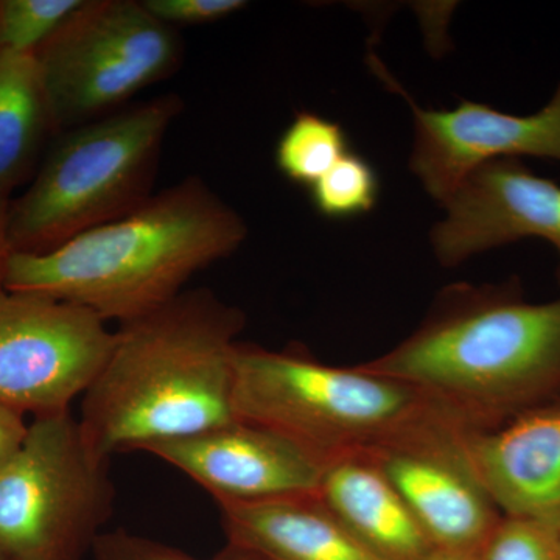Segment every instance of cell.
Returning a JSON list of instances; mask_svg holds the SVG:
<instances>
[{
    "label": "cell",
    "instance_id": "9c48e42d",
    "mask_svg": "<svg viewBox=\"0 0 560 560\" xmlns=\"http://www.w3.org/2000/svg\"><path fill=\"white\" fill-rule=\"evenodd\" d=\"M374 69L410 105L415 117L410 168L440 205L486 162L521 156L560 162V84L551 101L529 116L467 101L453 109H425L390 79L375 58Z\"/></svg>",
    "mask_w": 560,
    "mask_h": 560
},
{
    "label": "cell",
    "instance_id": "4fadbf2b",
    "mask_svg": "<svg viewBox=\"0 0 560 560\" xmlns=\"http://www.w3.org/2000/svg\"><path fill=\"white\" fill-rule=\"evenodd\" d=\"M460 440V438H459ZM452 444L371 453L438 551L481 552L501 514Z\"/></svg>",
    "mask_w": 560,
    "mask_h": 560
},
{
    "label": "cell",
    "instance_id": "8fae6325",
    "mask_svg": "<svg viewBox=\"0 0 560 560\" xmlns=\"http://www.w3.org/2000/svg\"><path fill=\"white\" fill-rule=\"evenodd\" d=\"M441 206L444 219L431 231V246L444 267L528 237L550 242L560 259V186L521 160L486 162Z\"/></svg>",
    "mask_w": 560,
    "mask_h": 560
},
{
    "label": "cell",
    "instance_id": "e0dca14e",
    "mask_svg": "<svg viewBox=\"0 0 560 560\" xmlns=\"http://www.w3.org/2000/svg\"><path fill=\"white\" fill-rule=\"evenodd\" d=\"M349 151L348 135L340 124L301 110L280 136L275 161L287 179L311 189Z\"/></svg>",
    "mask_w": 560,
    "mask_h": 560
},
{
    "label": "cell",
    "instance_id": "52a82bcc",
    "mask_svg": "<svg viewBox=\"0 0 560 560\" xmlns=\"http://www.w3.org/2000/svg\"><path fill=\"white\" fill-rule=\"evenodd\" d=\"M183 57L176 28L138 0H83L35 54L58 135L120 110Z\"/></svg>",
    "mask_w": 560,
    "mask_h": 560
},
{
    "label": "cell",
    "instance_id": "3957f363",
    "mask_svg": "<svg viewBox=\"0 0 560 560\" xmlns=\"http://www.w3.org/2000/svg\"><path fill=\"white\" fill-rule=\"evenodd\" d=\"M360 366L488 429L560 399V298L533 304L517 280L447 287L410 337Z\"/></svg>",
    "mask_w": 560,
    "mask_h": 560
},
{
    "label": "cell",
    "instance_id": "4316f807",
    "mask_svg": "<svg viewBox=\"0 0 560 560\" xmlns=\"http://www.w3.org/2000/svg\"><path fill=\"white\" fill-rule=\"evenodd\" d=\"M0 560H11V559L7 558V556H3L2 552H0Z\"/></svg>",
    "mask_w": 560,
    "mask_h": 560
},
{
    "label": "cell",
    "instance_id": "7a4b0ae2",
    "mask_svg": "<svg viewBox=\"0 0 560 560\" xmlns=\"http://www.w3.org/2000/svg\"><path fill=\"white\" fill-rule=\"evenodd\" d=\"M246 237L241 213L189 176L49 253L11 254L3 289L73 302L121 326L176 300Z\"/></svg>",
    "mask_w": 560,
    "mask_h": 560
},
{
    "label": "cell",
    "instance_id": "ba28073f",
    "mask_svg": "<svg viewBox=\"0 0 560 560\" xmlns=\"http://www.w3.org/2000/svg\"><path fill=\"white\" fill-rule=\"evenodd\" d=\"M116 331L90 308L0 290V401L22 415H60L90 389Z\"/></svg>",
    "mask_w": 560,
    "mask_h": 560
},
{
    "label": "cell",
    "instance_id": "ffe728a7",
    "mask_svg": "<svg viewBox=\"0 0 560 560\" xmlns=\"http://www.w3.org/2000/svg\"><path fill=\"white\" fill-rule=\"evenodd\" d=\"M480 560H560V533L503 517Z\"/></svg>",
    "mask_w": 560,
    "mask_h": 560
},
{
    "label": "cell",
    "instance_id": "d6986e66",
    "mask_svg": "<svg viewBox=\"0 0 560 560\" xmlns=\"http://www.w3.org/2000/svg\"><path fill=\"white\" fill-rule=\"evenodd\" d=\"M83 0H0V51L35 55Z\"/></svg>",
    "mask_w": 560,
    "mask_h": 560
},
{
    "label": "cell",
    "instance_id": "6da1fadb",
    "mask_svg": "<svg viewBox=\"0 0 560 560\" xmlns=\"http://www.w3.org/2000/svg\"><path fill=\"white\" fill-rule=\"evenodd\" d=\"M245 323L241 308L200 289L121 324L81 400V433L92 451L109 460L237 419L235 352Z\"/></svg>",
    "mask_w": 560,
    "mask_h": 560
},
{
    "label": "cell",
    "instance_id": "603a6c76",
    "mask_svg": "<svg viewBox=\"0 0 560 560\" xmlns=\"http://www.w3.org/2000/svg\"><path fill=\"white\" fill-rule=\"evenodd\" d=\"M28 425L25 415L0 401V470L24 444Z\"/></svg>",
    "mask_w": 560,
    "mask_h": 560
},
{
    "label": "cell",
    "instance_id": "7c38bea8",
    "mask_svg": "<svg viewBox=\"0 0 560 560\" xmlns=\"http://www.w3.org/2000/svg\"><path fill=\"white\" fill-rule=\"evenodd\" d=\"M458 445L501 517L560 533V399L466 431Z\"/></svg>",
    "mask_w": 560,
    "mask_h": 560
},
{
    "label": "cell",
    "instance_id": "ac0fdd59",
    "mask_svg": "<svg viewBox=\"0 0 560 560\" xmlns=\"http://www.w3.org/2000/svg\"><path fill=\"white\" fill-rule=\"evenodd\" d=\"M381 178L366 158L346 153L311 187L313 206L327 219H352L375 208Z\"/></svg>",
    "mask_w": 560,
    "mask_h": 560
},
{
    "label": "cell",
    "instance_id": "2e32d148",
    "mask_svg": "<svg viewBox=\"0 0 560 560\" xmlns=\"http://www.w3.org/2000/svg\"><path fill=\"white\" fill-rule=\"evenodd\" d=\"M57 135L35 55L0 51V194L31 183Z\"/></svg>",
    "mask_w": 560,
    "mask_h": 560
},
{
    "label": "cell",
    "instance_id": "7402d4cb",
    "mask_svg": "<svg viewBox=\"0 0 560 560\" xmlns=\"http://www.w3.org/2000/svg\"><path fill=\"white\" fill-rule=\"evenodd\" d=\"M142 3L154 18L175 28L212 24L248 7L245 0H142Z\"/></svg>",
    "mask_w": 560,
    "mask_h": 560
},
{
    "label": "cell",
    "instance_id": "9a60e30c",
    "mask_svg": "<svg viewBox=\"0 0 560 560\" xmlns=\"http://www.w3.org/2000/svg\"><path fill=\"white\" fill-rule=\"evenodd\" d=\"M219 508L228 544L268 560H381L338 522L319 495Z\"/></svg>",
    "mask_w": 560,
    "mask_h": 560
},
{
    "label": "cell",
    "instance_id": "d4e9b609",
    "mask_svg": "<svg viewBox=\"0 0 560 560\" xmlns=\"http://www.w3.org/2000/svg\"><path fill=\"white\" fill-rule=\"evenodd\" d=\"M210 560H268L261 558V556L256 555V552H250L246 550H242V548L234 547V545L228 544L226 547L223 548L220 552H217Z\"/></svg>",
    "mask_w": 560,
    "mask_h": 560
},
{
    "label": "cell",
    "instance_id": "8992f818",
    "mask_svg": "<svg viewBox=\"0 0 560 560\" xmlns=\"http://www.w3.org/2000/svg\"><path fill=\"white\" fill-rule=\"evenodd\" d=\"M114 506L109 460L70 411L35 418L0 470V552L11 560H84Z\"/></svg>",
    "mask_w": 560,
    "mask_h": 560
},
{
    "label": "cell",
    "instance_id": "5bb4252c",
    "mask_svg": "<svg viewBox=\"0 0 560 560\" xmlns=\"http://www.w3.org/2000/svg\"><path fill=\"white\" fill-rule=\"evenodd\" d=\"M319 499L381 560H430L438 551L393 482L368 456L327 460Z\"/></svg>",
    "mask_w": 560,
    "mask_h": 560
},
{
    "label": "cell",
    "instance_id": "277c9868",
    "mask_svg": "<svg viewBox=\"0 0 560 560\" xmlns=\"http://www.w3.org/2000/svg\"><path fill=\"white\" fill-rule=\"evenodd\" d=\"M237 419L287 434L327 460L415 445L452 444L474 429L442 401L363 368L238 342Z\"/></svg>",
    "mask_w": 560,
    "mask_h": 560
},
{
    "label": "cell",
    "instance_id": "484cf974",
    "mask_svg": "<svg viewBox=\"0 0 560 560\" xmlns=\"http://www.w3.org/2000/svg\"><path fill=\"white\" fill-rule=\"evenodd\" d=\"M481 552L436 551L430 560H480Z\"/></svg>",
    "mask_w": 560,
    "mask_h": 560
},
{
    "label": "cell",
    "instance_id": "cb8c5ba5",
    "mask_svg": "<svg viewBox=\"0 0 560 560\" xmlns=\"http://www.w3.org/2000/svg\"><path fill=\"white\" fill-rule=\"evenodd\" d=\"M11 197L0 194V290L3 289L7 264L13 250L10 246L9 223H10Z\"/></svg>",
    "mask_w": 560,
    "mask_h": 560
},
{
    "label": "cell",
    "instance_id": "30bf717a",
    "mask_svg": "<svg viewBox=\"0 0 560 560\" xmlns=\"http://www.w3.org/2000/svg\"><path fill=\"white\" fill-rule=\"evenodd\" d=\"M142 452L183 471L219 504L319 495L327 466L287 434L243 419Z\"/></svg>",
    "mask_w": 560,
    "mask_h": 560
},
{
    "label": "cell",
    "instance_id": "5b68a950",
    "mask_svg": "<svg viewBox=\"0 0 560 560\" xmlns=\"http://www.w3.org/2000/svg\"><path fill=\"white\" fill-rule=\"evenodd\" d=\"M183 108L178 95H164L55 136L11 201V250L49 253L153 197L162 145Z\"/></svg>",
    "mask_w": 560,
    "mask_h": 560
},
{
    "label": "cell",
    "instance_id": "44dd1931",
    "mask_svg": "<svg viewBox=\"0 0 560 560\" xmlns=\"http://www.w3.org/2000/svg\"><path fill=\"white\" fill-rule=\"evenodd\" d=\"M94 560H200L189 552L130 530L103 533L92 550Z\"/></svg>",
    "mask_w": 560,
    "mask_h": 560
}]
</instances>
